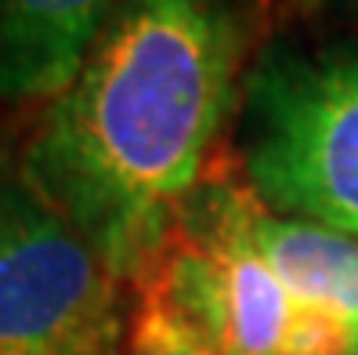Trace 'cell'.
Here are the masks:
<instances>
[{"mask_svg": "<svg viewBox=\"0 0 358 355\" xmlns=\"http://www.w3.org/2000/svg\"><path fill=\"white\" fill-rule=\"evenodd\" d=\"M246 29L236 0H116L26 149V185L120 276L145 272L228 116Z\"/></svg>", "mask_w": 358, "mask_h": 355, "instance_id": "obj_1", "label": "cell"}, {"mask_svg": "<svg viewBox=\"0 0 358 355\" xmlns=\"http://www.w3.org/2000/svg\"><path fill=\"white\" fill-rule=\"evenodd\" d=\"M243 160L268 211L358 239V48L261 58L246 83Z\"/></svg>", "mask_w": 358, "mask_h": 355, "instance_id": "obj_2", "label": "cell"}, {"mask_svg": "<svg viewBox=\"0 0 358 355\" xmlns=\"http://www.w3.org/2000/svg\"><path fill=\"white\" fill-rule=\"evenodd\" d=\"M113 272L26 181L0 193V355H98L113 337Z\"/></svg>", "mask_w": 358, "mask_h": 355, "instance_id": "obj_3", "label": "cell"}, {"mask_svg": "<svg viewBox=\"0 0 358 355\" xmlns=\"http://www.w3.org/2000/svg\"><path fill=\"white\" fill-rule=\"evenodd\" d=\"M254 193L217 185L185 203V221L203 236L224 323V355H286L297 305L250 236Z\"/></svg>", "mask_w": 358, "mask_h": 355, "instance_id": "obj_4", "label": "cell"}, {"mask_svg": "<svg viewBox=\"0 0 358 355\" xmlns=\"http://www.w3.org/2000/svg\"><path fill=\"white\" fill-rule=\"evenodd\" d=\"M113 8L116 0H0V98H58Z\"/></svg>", "mask_w": 358, "mask_h": 355, "instance_id": "obj_5", "label": "cell"}, {"mask_svg": "<svg viewBox=\"0 0 358 355\" xmlns=\"http://www.w3.org/2000/svg\"><path fill=\"white\" fill-rule=\"evenodd\" d=\"M250 236L293 305L336 316L358 344V239L319 221L275 214L254 196Z\"/></svg>", "mask_w": 358, "mask_h": 355, "instance_id": "obj_6", "label": "cell"}, {"mask_svg": "<svg viewBox=\"0 0 358 355\" xmlns=\"http://www.w3.org/2000/svg\"><path fill=\"white\" fill-rule=\"evenodd\" d=\"M8 189V178H4V171H0V193H4Z\"/></svg>", "mask_w": 358, "mask_h": 355, "instance_id": "obj_7", "label": "cell"}]
</instances>
